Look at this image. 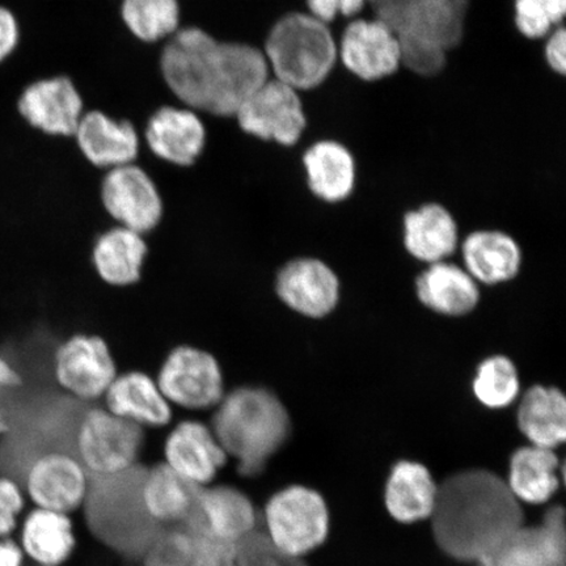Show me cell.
Returning <instances> with one entry per match:
<instances>
[{
	"label": "cell",
	"instance_id": "f6af8a7d",
	"mask_svg": "<svg viewBox=\"0 0 566 566\" xmlns=\"http://www.w3.org/2000/svg\"><path fill=\"white\" fill-rule=\"evenodd\" d=\"M24 554L19 544L7 537H0V566L23 565Z\"/></svg>",
	"mask_w": 566,
	"mask_h": 566
},
{
	"label": "cell",
	"instance_id": "8992f818",
	"mask_svg": "<svg viewBox=\"0 0 566 566\" xmlns=\"http://www.w3.org/2000/svg\"><path fill=\"white\" fill-rule=\"evenodd\" d=\"M261 531L282 555L304 558L321 547L329 533V512L321 493L290 485L266 501Z\"/></svg>",
	"mask_w": 566,
	"mask_h": 566
},
{
	"label": "cell",
	"instance_id": "2e32d148",
	"mask_svg": "<svg viewBox=\"0 0 566 566\" xmlns=\"http://www.w3.org/2000/svg\"><path fill=\"white\" fill-rule=\"evenodd\" d=\"M192 522L218 542L239 546L260 528V514L250 495L237 486L211 484L201 488Z\"/></svg>",
	"mask_w": 566,
	"mask_h": 566
},
{
	"label": "cell",
	"instance_id": "bcb514c9",
	"mask_svg": "<svg viewBox=\"0 0 566 566\" xmlns=\"http://www.w3.org/2000/svg\"><path fill=\"white\" fill-rule=\"evenodd\" d=\"M542 2L552 25H563L566 15V0H542Z\"/></svg>",
	"mask_w": 566,
	"mask_h": 566
},
{
	"label": "cell",
	"instance_id": "e0dca14e",
	"mask_svg": "<svg viewBox=\"0 0 566 566\" xmlns=\"http://www.w3.org/2000/svg\"><path fill=\"white\" fill-rule=\"evenodd\" d=\"M301 166L304 187L316 200L339 203L357 187L358 167L350 148L337 139L302 142Z\"/></svg>",
	"mask_w": 566,
	"mask_h": 566
},
{
	"label": "cell",
	"instance_id": "4fadbf2b",
	"mask_svg": "<svg viewBox=\"0 0 566 566\" xmlns=\"http://www.w3.org/2000/svg\"><path fill=\"white\" fill-rule=\"evenodd\" d=\"M15 108L27 126L51 138H73L86 112L80 91L65 75L28 84L20 92Z\"/></svg>",
	"mask_w": 566,
	"mask_h": 566
},
{
	"label": "cell",
	"instance_id": "7402d4cb",
	"mask_svg": "<svg viewBox=\"0 0 566 566\" xmlns=\"http://www.w3.org/2000/svg\"><path fill=\"white\" fill-rule=\"evenodd\" d=\"M237 551L187 522L160 530L140 560L144 566H237Z\"/></svg>",
	"mask_w": 566,
	"mask_h": 566
},
{
	"label": "cell",
	"instance_id": "9c48e42d",
	"mask_svg": "<svg viewBox=\"0 0 566 566\" xmlns=\"http://www.w3.org/2000/svg\"><path fill=\"white\" fill-rule=\"evenodd\" d=\"M157 384L169 405L190 410L216 408L226 395L218 359L190 345L176 346L168 353Z\"/></svg>",
	"mask_w": 566,
	"mask_h": 566
},
{
	"label": "cell",
	"instance_id": "ab89813d",
	"mask_svg": "<svg viewBox=\"0 0 566 566\" xmlns=\"http://www.w3.org/2000/svg\"><path fill=\"white\" fill-rule=\"evenodd\" d=\"M304 11L325 24L337 18H357L365 10L367 0H303Z\"/></svg>",
	"mask_w": 566,
	"mask_h": 566
},
{
	"label": "cell",
	"instance_id": "cb8c5ba5",
	"mask_svg": "<svg viewBox=\"0 0 566 566\" xmlns=\"http://www.w3.org/2000/svg\"><path fill=\"white\" fill-rule=\"evenodd\" d=\"M470 7L471 0H416L398 35L450 53L462 44Z\"/></svg>",
	"mask_w": 566,
	"mask_h": 566
},
{
	"label": "cell",
	"instance_id": "ee69618b",
	"mask_svg": "<svg viewBox=\"0 0 566 566\" xmlns=\"http://www.w3.org/2000/svg\"><path fill=\"white\" fill-rule=\"evenodd\" d=\"M21 385V377L7 360L0 357V389L12 388ZM9 431V422H7L2 410H0V433Z\"/></svg>",
	"mask_w": 566,
	"mask_h": 566
},
{
	"label": "cell",
	"instance_id": "ac0fdd59",
	"mask_svg": "<svg viewBox=\"0 0 566 566\" xmlns=\"http://www.w3.org/2000/svg\"><path fill=\"white\" fill-rule=\"evenodd\" d=\"M229 457L209 424L186 420L169 431L165 442V463L177 475L197 486L214 484Z\"/></svg>",
	"mask_w": 566,
	"mask_h": 566
},
{
	"label": "cell",
	"instance_id": "603a6c76",
	"mask_svg": "<svg viewBox=\"0 0 566 566\" xmlns=\"http://www.w3.org/2000/svg\"><path fill=\"white\" fill-rule=\"evenodd\" d=\"M201 488L177 475L165 463L148 467L140 485L145 512L160 530L184 525L192 518Z\"/></svg>",
	"mask_w": 566,
	"mask_h": 566
},
{
	"label": "cell",
	"instance_id": "9a60e30c",
	"mask_svg": "<svg viewBox=\"0 0 566 566\" xmlns=\"http://www.w3.org/2000/svg\"><path fill=\"white\" fill-rule=\"evenodd\" d=\"M142 144L166 165L187 168L200 159L207 145V126L200 113L182 105H165L148 117Z\"/></svg>",
	"mask_w": 566,
	"mask_h": 566
},
{
	"label": "cell",
	"instance_id": "ffe728a7",
	"mask_svg": "<svg viewBox=\"0 0 566 566\" xmlns=\"http://www.w3.org/2000/svg\"><path fill=\"white\" fill-rule=\"evenodd\" d=\"M275 293L295 313L321 318L337 306L339 282L336 273L323 261L300 258L281 269L275 279Z\"/></svg>",
	"mask_w": 566,
	"mask_h": 566
},
{
	"label": "cell",
	"instance_id": "52a82bcc",
	"mask_svg": "<svg viewBox=\"0 0 566 566\" xmlns=\"http://www.w3.org/2000/svg\"><path fill=\"white\" fill-rule=\"evenodd\" d=\"M145 442V429L139 424L94 408L77 422L75 457L91 478L122 475L139 465Z\"/></svg>",
	"mask_w": 566,
	"mask_h": 566
},
{
	"label": "cell",
	"instance_id": "83f0119b",
	"mask_svg": "<svg viewBox=\"0 0 566 566\" xmlns=\"http://www.w3.org/2000/svg\"><path fill=\"white\" fill-rule=\"evenodd\" d=\"M416 290L424 307L444 316L470 314L480 301L478 282L448 261L430 264L417 279Z\"/></svg>",
	"mask_w": 566,
	"mask_h": 566
},
{
	"label": "cell",
	"instance_id": "1f68e13d",
	"mask_svg": "<svg viewBox=\"0 0 566 566\" xmlns=\"http://www.w3.org/2000/svg\"><path fill=\"white\" fill-rule=\"evenodd\" d=\"M76 536L67 514L35 507L21 531V551L40 566H61L73 556Z\"/></svg>",
	"mask_w": 566,
	"mask_h": 566
},
{
	"label": "cell",
	"instance_id": "3957f363",
	"mask_svg": "<svg viewBox=\"0 0 566 566\" xmlns=\"http://www.w3.org/2000/svg\"><path fill=\"white\" fill-rule=\"evenodd\" d=\"M210 428L240 475H261L292 433L285 406L271 389L243 386L226 394Z\"/></svg>",
	"mask_w": 566,
	"mask_h": 566
},
{
	"label": "cell",
	"instance_id": "7c38bea8",
	"mask_svg": "<svg viewBox=\"0 0 566 566\" xmlns=\"http://www.w3.org/2000/svg\"><path fill=\"white\" fill-rule=\"evenodd\" d=\"M338 62L365 83L388 80L401 69L398 33L378 19H353L337 41Z\"/></svg>",
	"mask_w": 566,
	"mask_h": 566
},
{
	"label": "cell",
	"instance_id": "60d3db41",
	"mask_svg": "<svg viewBox=\"0 0 566 566\" xmlns=\"http://www.w3.org/2000/svg\"><path fill=\"white\" fill-rule=\"evenodd\" d=\"M21 41L19 20L9 7L0 4V65L17 53Z\"/></svg>",
	"mask_w": 566,
	"mask_h": 566
},
{
	"label": "cell",
	"instance_id": "4dcf8cb0",
	"mask_svg": "<svg viewBox=\"0 0 566 566\" xmlns=\"http://www.w3.org/2000/svg\"><path fill=\"white\" fill-rule=\"evenodd\" d=\"M518 428L530 444L555 450L566 438V400L556 387L533 386L523 395Z\"/></svg>",
	"mask_w": 566,
	"mask_h": 566
},
{
	"label": "cell",
	"instance_id": "6da1fadb",
	"mask_svg": "<svg viewBox=\"0 0 566 566\" xmlns=\"http://www.w3.org/2000/svg\"><path fill=\"white\" fill-rule=\"evenodd\" d=\"M160 71L177 104L219 118L235 117L272 77L263 49L218 41L196 27L163 42Z\"/></svg>",
	"mask_w": 566,
	"mask_h": 566
},
{
	"label": "cell",
	"instance_id": "7dc6e473",
	"mask_svg": "<svg viewBox=\"0 0 566 566\" xmlns=\"http://www.w3.org/2000/svg\"><path fill=\"white\" fill-rule=\"evenodd\" d=\"M40 566V565H39Z\"/></svg>",
	"mask_w": 566,
	"mask_h": 566
},
{
	"label": "cell",
	"instance_id": "836d02e7",
	"mask_svg": "<svg viewBox=\"0 0 566 566\" xmlns=\"http://www.w3.org/2000/svg\"><path fill=\"white\" fill-rule=\"evenodd\" d=\"M119 15L126 30L144 44H161L181 28L179 0H123Z\"/></svg>",
	"mask_w": 566,
	"mask_h": 566
},
{
	"label": "cell",
	"instance_id": "277c9868",
	"mask_svg": "<svg viewBox=\"0 0 566 566\" xmlns=\"http://www.w3.org/2000/svg\"><path fill=\"white\" fill-rule=\"evenodd\" d=\"M261 49L272 77L302 95L324 86L338 63L334 32L304 10L287 12L275 21Z\"/></svg>",
	"mask_w": 566,
	"mask_h": 566
},
{
	"label": "cell",
	"instance_id": "d590c367",
	"mask_svg": "<svg viewBox=\"0 0 566 566\" xmlns=\"http://www.w3.org/2000/svg\"><path fill=\"white\" fill-rule=\"evenodd\" d=\"M401 67L423 80L440 76L448 67L449 53L442 49L412 39L399 38Z\"/></svg>",
	"mask_w": 566,
	"mask_h": 566
},
{
	"label": "cell",
	"instance_id": "ba28073f",
	"mask_svg": "<svg viewBox=\"0 0 566 566\" xmlns=\"http://www.w3.org/2000/svg\"><path fill=\"white\" fill-rule=\"evenodd\" d=\"M233 118L247 136L282 148L298 147L310 126L301 92L274 77L248 97Z\"/></svg>",
	"mask_w": 566,
	"mask_h": 566
},
{
	"label": "cell",
	"instance_id": "44dd1931",
	"mask_svg": "<svg viewBox=\"0 0 566 566\" xmlns=\"http://www.w3.org/2000/svg\"><path fill=\"white\" fill-rule=\"evenodd\" d=\"M73 138L83 158L103 172L136 163L142 147L136 126L96 109L84 112Z\"/></svg>",
	"mask_w": 566,
	"mask_h": 566
},
{
	"label": "cell",
	"instance_id": "7bdbcfd3",
	"mask_svg": "<svg viewBox=\"0 0 566 566\" xmlns=\"http://www.w3.org/2000/svg\"><path fill=\"white\" fill-rule=\"evenodd\" d=\"M544 61L552 73L558 76L566 74V31L564 25L554 28L544 44Z\"/></svg>",
	"mask_w": 566,
	"mask_h": 566
},
{
	"label": "cell",
	"instance_id": "74e56055",
	"mask_svg": "<svg viewBox=\"0 0 566 566\" xmlns=\"http://www.w3.org/2000/svg\"><path fill=\"white\" fill-rule=\"evenodd\" d=\"M516 31L530 41L546 39L554 31L542 0H514Z\"/></svg>",
	"mask_w": 566,
	"mask_h": 566
},
{
	"label": "cell",
	"instance_id": "5bb4252c",
	"mask_svg": "<svg viewBox=\"0 0 566 566\" xmlns=\"http://www.w3.org/2000/svg\"><path fill=\"white\" fill-rule=\"evenodd\" d=\"M59 385L75 399L103 398L117 377V366L108 344L101 336L74 335L60 345L54 357Z\"/></svg>",
	"mask_w": 566,
	"mask_h": 566
},
{
	"label": "cell",
	"instance_id": "8d00e7d4",
	"mask_svg": "<svg viewBox=\"0 0 566 566\" xmlns=\"http://www.w3.org/2000/svg\"><path fill=\"white\" fill-rule=\"evenodd\" d=\"M237 566H308L304 558L282 555L260 528L239 544Z\"/></svg>",
	"mask_w": 566,
	"mask_h": 566
},
{
	"label": "cell",
	"instance_id": "b9f144b4",
	"mask_svg": "<svg viewBox=\"0 0 566 566\" xmlns=\"http://www.w3.org/2000/svg\"><path fill=\"white\" fill-rule=\"evenodd\" d=\"M416 0H367V6L374 12V18L384 21L396 33L399 32L409 7Z\"/></svg>",
	"mask_w": 566,
	"mask_h": 566
},
{
	"label": "cell",
	"instance_id": "7a4b0ae2",
	"mask_svg": "<svg viewBox=\"0 0 566 566\" xmlns=\"http://www.w3.org/2000/svg\"><path fill=\"white\" fill-rule=\"evenodd\" d=\"M431 528L437 546L458 562L478 565L525 525L521 502L494 472L455 473L438 486Z\"/></svg>",
	"mask_w": 566,
	"mask_h": 566
},
{
	"label": "cell",
	"instance_id": "5b68a950",
	"mask_svg": "<svg viewBox=\"0 0 566 566\" xmlns=\"http://www.w3.org/2000/svg\"><path fill=\"white\" fill-rule=\"evenodd\" d=\"M145 467L122 475L91 478L82 507L92 535L126 557H144L160 528L148 518L140 500Z\"/></svg>",
	"mask_w": 566,
	"mask_h": 566
},
{
	"label": "cell",
	"instance_id": "d4e9b609",
	"mask_svg": "<svg viewBox=\"0 0 566 566\" xmlns=\"http://www.w3.org/2000/svg\"><path fill=\"white\" fill-rule=\"evenodd\" d=\"M105 409L142 428H163L172 420V406L157 380L142 371L117 375L104 395Z\"/></svg>",
	"mask_w": 566,
	"mask_h": 566
},
{
	"label": "cell",
	"instance_id": "d6986e66",
	"mask_svg": "<svg viewBox=\"0 0 566 566\" xmlns=\"http://www.w3.org/2000/svg\"><path fill=\"white\" fill-rule=\"evenodd\" d=\"M479 566H566L565 513L551 507L539 525H523Z\"/></svg>",
	"mask_w": 566,
	"mask_h": 566
},
{
	"label": "cell",
	"instance_id": "d6a6232c",
	"mask_svg": "<svg viewBox=\"0 0 566 566\" xmlns=\"http://www.w3.org/2000/svg\"><path fill=\"white\" fill-rule=\"evenodd\" d=\"M558 472L560 460L555 450L530 444L514 452L506 484L521 504L539 505L549 501L560 486Z\"/></svg>",
	"mask_w": 566,
	"mask_h": 566
},
{
	"label": "cell",
	"instance_id": "30bf717a",
	"mask_svg": "<svg viewBox=\"0 0 566 566\" xmlns=\"http://www.w3.org/2000/svg\"><path fill=\"white\" fill-rule=\"evenodd\" d=\"M101 202L113 224L148 237L165 217L157 182L137 163L109 169L101 182Z\"/></svg>",
	"mask_w": 566,
	"mask_h": 566
},
{
	"label": "cell",
	"instance_id": "f35d334b",
	"mask_svg": "<svg viewBox=\"0 0 566 566\" xmlns=\"http://www.w3.org/2000/svg\"><path fill=\"white\" fill-rule=\"evenodd\" d=\"M24 507L23 490L15 480L0 476V537L13 533Z\"/></svg>",
	"mask_w": 566,
	"mask_h": 566
},
{
	"label": "cell",
	"instance_id": "484cf974",
	"mask_svg": "<svg viewBox=\"0 0 566 566\" xmlns=\"http://www.w3.org/2000/svg\"><path fill=\"white\" fill-rule=\"evenodd\" d=\"M150 252L147 237L113 224L98 232L92 243L91 259L95 271L111 286L136 285Z\"/></svg>",
	"mask_w": 566,
	"mask_h": 566
},
{
	"label": "cell",
	"instance_id": "e575fe53",
	"mask_svg": "<svg viewBox=\"0 0 566 566\" xmlns=\"http://www.w3.org/2000/svg\"><path fill=\"white\" fill-rule=\"evenodd\" d=\"M472 388L476 399L486 408H506L520 395L518 370L513 360L505 356L486 358L478 367Z\"/></svg>",
	"mask_w": 566,
	"mask_h": 566
},
{
	"label": "cell",
	"instance_id": "4316f807",
	"mask_svg": "<svg viewBox=\"0 0 566 566\" xmlns=\"http://www.w3.org/2000/svg\"><path fill=\"white\" fill-rule=\"evenodd\" d=\"M402 226L407 251L423 263H441L457 251L458 224L454 216L442 203L428 202L409 210L402 219Z\"/></svg>",
	"mask_w": 566,
	"mask_h": 566
},
{
	"label": "cell",
	"instance_id": "f1b7e54d",
	"mask_svg": "<svg viewBox=\"0 0 566 566\" xmlns=\"http://www.w3.org/2000/svg\"><path fill=\"white\" fill-rule=\"evenodd\" d=\"M438 485L421 463L401 460L394 465L386 485V507L392 518L415 523L430 518L437 504Z\"/></svg>",
	"mask_w": 566,
	"mask_h": 566
},
{
	"label": "cell",
	"instance_id": "8fae6325",
	"mask_svg": "<svg viewBox=\"0 0 566 566\" xmlns=\"http://www.w3.org/2000/svg\"><path fill=\"white\" fill-rule=\"evenodd\" d=\"M21 484L35 507L71 515L82 511L91 476L73 452H41L28 464Z\"/></svg>",
	"mask_w": 566,
	"mask_h": 566
},
{
	"label": "cell",
	"instance_id": "f546056e",
	"mask_svg": "<svg viewBox=\"0 0 566 566\" xmlns=\"http://www.w3.org/2000/svg\"><path fill=\"white\" fill-rule=\"evenodd\" d=\"M465 271L485 285L511 281L520 272L522 252L507 233L495 230L471 232L462 245Z\"/></svg>",
	"mask_w": 566,
	"mask_h": 566
}]
</instances>
